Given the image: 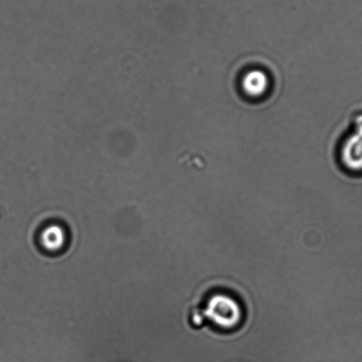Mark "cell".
<instances>
[{
	"instance_id": "cell-1",
	"label": "cell",
	"mask_w": 362,
	"mask_h": 362,
	"mask_svg": "<svg viewBox=\"0 0 362 362\" xmlns=\"http://www.w3.org/2000/svg\"><path fill=\"white\" fill-rule=\"evenodd\" d=\"M341 157L350 175L362 179V102L351 112L345 124Z\"/></svg>"
},
{
	"instance_id": "cell-3",
	"label": "cell",
	"mask_w": 362,
	"mask_h": 362,
	"mask_svg": "<svg viewBox=\"0 0 362 362\" xmlns=\"http://www.w3.org/2000/svg\"><path fill=\"white\" fill-rule=\"evenodd\" d=\"M43 247L50 251H57L62 247L65 242L64 231L59 226L47 228L41 236Z\"/></svg>"
},
{
	"instance_id": "cell-2",
	"label": "cell",
	"mask_w": 362,
	"mask_h": 362,
	"mask_svg": "<svg viewBox=\"0 0 362 362\" xmlns=\"http://www.w3.org/2000/svg\"><path fill=\"white\" fill-rule=\"evenodd\" d=\"M204 314L207 320L223 328L236 327L242 316L239 304L224 294L214 295L207 303Z\"/></svg>"
}]
</instances>
